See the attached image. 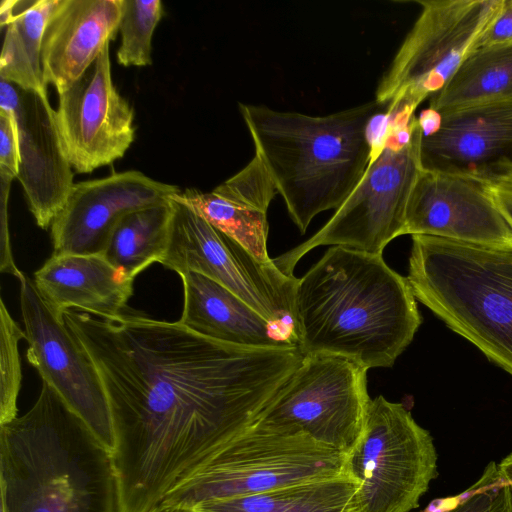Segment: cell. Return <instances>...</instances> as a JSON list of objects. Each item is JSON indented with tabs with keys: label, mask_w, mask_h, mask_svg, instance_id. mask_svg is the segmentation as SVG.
I'll list each match as a JSON object with an SVG mask.
<instances>
[{
	"label": "cell",
	"mask_w": 512,
	"mask_h": 512,
	"mask_svg": "<svg viewBox=\"0 0 512 512\" xmlns=\"http://www.w3.org/2000/svg\"><path fill=\"white\" fill-rule=\"evenodd\" d=\"M60 318L95 364L115 436L117 512H151L251 427L289 380L298 345L246 347L129 307Z\"/></svg>",
	"instance_id": "cell-1"
},
{
	"label": "cell",
	"mask_w": 512,
	"mask_h": 512,
	"mask_svg": "<svg viewBox=\"0 0 512 512\" xmlns=\"http://www.w3.org/2000/svg\"><path fill=\"white\" fill-rule=\"evenodd\" d=\"M422 323L406 277L382 254L332 246L300 279L293 333L303 356L331 354L390 367Z\"/></svg>",
	"instance_id": "cell-2"
},
{
	"label": "cell",
	"mask_w": 512,
	"mask_h": 512,
	"mask_svg": "<svg viewBox=\"0 0 512 512\" xmlns=\"http://www.w3.org/2000/svg\"><path fill=\"white\" fill-rule=\"evenodd\" d=\"M1 512H117L111 453L42 381L23 416L0 425Z\"/></svg>",
	"instance_id": "cell-3"
},
{
	"label": "cell",
	"mask_w": 512,
	"mask_h": 512,
	"mask_svg": "<svg viewBox=\"0 0 512 512\" xmlns=\"http://www.w3.org/2000/svg\"><path fill=\"white\" fill-rule=\"evenodd\" d=\"M277 193L300 232L323 211L338 209L373 156L370 126L386 108L375 100L322 116L239 103Z\"/></svg>",
	"instance_id": "cell-4"
},
{
	"label": "cell",
	"mask_w": 512,
	"mask_h": 512,
	"mask_svg": "<svg viewBox=\"0 0 512 512\" xmlns=\"http://www.w3.org/2000/svg\"><path fill=\"white\" fill-rule=\"evenodd\" d=\"M406 278L416 300L512 375V244L413 235Z\"/></svg>",
	"instance_id": "cell-5"
},
{
	"label": "cell",
	"mask_w": 512,
	"mask_h": 512,
	"mask_svg": "<svg viewBox=\"0 0 512 512\" xmlns=\"http://www.w3.org/2000/svg\"><path fill=\"white\" fill-rule=\"evenodd\" d=\"M422 136L416 116L408 123L388 119L369 166L345 202L311 238L272 258L274 265L293 277L298 261L315 247L382 254L389 242L404 235L408 200L422 169Z\"/></svg>",
	"instance_id": "cell-6"
},
{
	"label": "cell",
	"mask_w": 512,
	"mask_h": 512,
	"mask_svg": "<svg viewBox=\"0 0 512 512\" xmlns=\"http://www.w3.org/2000/svg\"><path fill=\"white\" fill-rule=\"evenodd\" d=\"M346 459V454L305 435L252 425L171 490L162 503L194 508L208 501L335 478L346 475Z\"/></svg>",
	"instance_id": "cell-7"
},
{
	"label": "cell",
	"mask_w": 512,
	"mask_h": 512,
	"mask_svg": "<svg viewBox=\"0 0 512 512\" xmlns=\"http://www.w3.org/2000/svg\"><path fill=\"white\" fill-rule=\"evenodd\" d=\"M421 12L381 77L375 101L389 118L410 121L439 92L499 12L503 0L416 1Z\"/></svg>",
	"instance_id": "cell-8"
},
{
	"label": "cell",
	"mask_w": 512,
	"mask_h": 512,
	"mask_svg": "<svg viewBox=\"0 0 512 512\" xmlns=\"http://www.w3.org/2000/svg\"><path fill=\"white\" fill-rule=\"evenodd\" d=\"M345 469L359 483L357 512H410L438 476L437 453L404 405L377 396Z\"/></svg>",
	"instance_id": "cell-9"
},
{
	"label": "cell",
	"mask_w": 512,
	"mask_h": 512,
	"mask_svg": "<svg viewBox=\"0 0 512 512\" xmlns=\"http://www.w3.org/2000/svg\"><path fill=\"white\" fill-rule=\"evenodd\" d=\"M367 371L346 357L305 355L253 425L305 435L348 455L362 434L371 400Z\"/></svg>",
	"instance_id": "cell-10"
},
{
	"label": "cell",
	"mask_w": 512,
	"mask_h": 512,
	"mask_svg": "<svg viewBox=\"0 0 512 512\" xmlns=\"http://www.w3.org/2000/svg\"><path fill=\"white\" fill-rule=\"evenodd\" d=\"M173 202L168 249L161 264L179 275L202 274L240 297L266 320L292 324L297 282L273 264L258 261L189 206Z\"/></svg>",
	"instance_id": "cell-11"
},
{
	"label": "cell",
	"mask_w": 512,
	"mask_h": 512,
	"mask_svg": "<svg viewBox=\"0 0 512 512\" xmlns=\"http://www.w3.org/2000/svg\"><path fill=\"white\" fill-rule=\"evenodd\" d=\"M19 282L29 363L112 454L115 447L112 418L95 364L34 282L24 273Z\"/></svg>",
	"instance_id": "cell-12"
},
{
	"label": "cell",
	"mask_w": 512,
	"mask_h": 512,
	"mask_svg": "<svg viewBox=\"0 0 512 512\" xmlns=\"http://www.w3.org/2000/svg\"><path fill=\"white\" fill-rule=\"evenodd\" d=\"M134 111L111 76L109 44L67 90L59 94L56 122L65 155L77 173L122 158L135 138Z\"/></svg>",
	"instance_id": "cell-13"
},
{
	"label": "cell",
	"mask_w": 512,
	"mask_h": 512,
	"mask_svg": "<svg viewBox=\"0 0 512 512\" xmlns=\"http://www.w3.org/2000/svg\"><path fill=\"white\" fill-rule=\"evenodd\" d=\"M405 234L481 245L512 244V225L488 180L423 168L408 200Z\"/></svg>",
	"instance_id": "cell-14"
},
{
	"label": "cell",
	"mask_w": 512,
	"mask_h": 512,
	"mask_svg": "<svg viewBox=\"0 0 512 512\" xmlns=\"http://www.w3.org/2000/svg\"><path fill=\"white\" fill-rule=\"evenodd\" d=\"M180 191L136 170L78 182L50 226L52 255H102L126 214L166 203Z\"/></svg>",
	"instance_id": "cell-15"
},
{
	"label": "cell",
	"mask_w": 512,
	"mask_h": 512,
	"mask_svg": "<svg viewBox=\"0 0 512 512\" xmlns=\"http://www.w3.org/2000/svg\"><path fill=\"white\" fill-rule=\"evenodd\" d=\"M438 114L437 127L422 136L423 169L490 180L512 168V100Z\"/></svg>",
	"instance_id": "cell-16"
},
{
	"label": "cell",
	"mask_w": 512,
	"mask_h": 512,
	"mask_svg": "<svg viewBox=\"0 0 512 512\" xmlns=\"http://www.w3.org/2000/svg\"><path fill=\"white\" fill-rule=\"evenodd\" d=\"M15 111L19 136L20 182L27 205L37 225L51 226L74 186L69 163L48 96L19 87Z\"/></svg>",
	"instance_id": "cell-17"
},
{
	"label": "cell",
	"mask_w": 512,
	"mask_h": 512,
	"mask_svg": "<svg viewBox=\"0 0 512 512\" xmlns=\"http://www.w3.org/2000/svg\"><path fill=\"white\" fill-rule=\"evenodd\" d=\"M122 0H60L42 39L45 84L67 90L119 32Z\"/></svg>",
	"instance_id": "cell-18"
},
{
	"label": "cell",
	"mask_w": 512,
	"mask_h": 512,
	"mask_svg": "<svg viewBox=\"0 0 512 512\" xmlns=\"http://www.w3.org/2000/svg\"><path fill=\"white\" fill-rule=\"evenodd\" d=\"M276 194L269 173L255 155L244 168L212 191L187 188L171 199L189 206L261 263L273 264L267 252V211Z\"/></svg>",
	"instance_id": "cell-19"
},
{
	"label": "cell",
	"mask_w": 512,
	"mask_h": 512,
	"mask_svg": "<svg viewBox=\"0 0 512 512\" xmlns=\"http://www.w3.org/2000/svg\"><path fill=\"white\" fill-rule=\"evenodd\" d=\"M33 282L59 318L70 308L119 315L133 294V280L102 255H51L34 273Z\"/></svg>",
	"instance_id": "cell-20"
},
{
	"label": "cell",
	"mask_w": 512,
	"mask_h": 512,
	"mask_svg": "<svg viewBox=\"0 0 512 512\" xmlns=\"http://www.w3.org/2000/svg\"><path fill=\"white\" fill-rule=\"evenodd\" d=\"M184 292L179 322L208 338L246 347L297 345L236 294L197 272L179 275Z\"/></svg>",
	"instance_id": "cell-21"
},
{
	"label": "cell",
	"mask_w": 512,
	"mask_h": 512,
	"mask_svg": "<svg viewBox=\"0 0 512 512\" xmlns=\"http://www.w3.org/2000/svg\"><path fill=\"white\" fill-rule=\"evenodd\" d=\"M59 1H2L0 24L7 28L0 56V79L47 95L41 45L46 24Z\"/></svg>",
	"instance_id": "cell-22"
},
{
	"label": "cell",
	"mask_w": 512,
	"mask_h": 512,
	"mask_svg": "<svg viewBox=\"0 0 512 512\" xmlns=\"http://www.w3.org/2000/svg\"><path fill=\"white\" fill-rule=\"evenodd\" d=\"M359 483L348 475L199 504L194 512H357Z\"/></svg>",
	"instance_id": "cell-23"
},
{
	"label": "cell",
	"mask_w": 512,
	"mask_h": 512,
	"mask_svg": "<svg viewBox=\"0 0 512 512\" xmlns=\"http://www.w3.org/2000/svg\"><path fill=\"white\" fill-rule=\"evenodd\" d=\"M512 100V43L474 49L429 101L437 113L487 102Z\"/></svg>",
	"instance_id": "cell-24"
},
{
	"label": "cell",
	"mask_w": 512,
	"mask_h": 512,
	"mask_svg": "<svg viewBox=\"0 0 512 512\" xmlns=\"http://www.w3.org/2000/svg\"><path fill=\"white\" fill-rule=\"evenodd\" d=\"M172 199L126 214L113 230L102 256L126 278L160 263L169 245Z\"/></svg>",
	"instance_id": "cell-25"
},
{
	"label": "cell",
	"mask_w": 512,
	"mask_h": 512,
	"mask_svg": "<svg viewBox=\"0 0 512 512\" xmlns=\"http://www.w3.org/2000/svg\"><path fill=\"white\" fill-rule=\"evenodd\" d=\"M163 15L159 0H122L119 23L121 44L117 61L124 67H144L152 64V37Z\"/></svg>",
	"instance_id": "cell-26"
},
{
	"label": "cell",
	"mask_w": 512,
	"mask_h": 512,
	"mask_svg": "<svg viewBox=\"0 0 512 512\" xmlns=\"http://www.w3.org/2000/svg\"><path fill=\"white\" fill-rule=\"evenodd\" d=\"M25 331L0 299V425L17 418V399L22 382L18 343Z\"/></svg>",
	"instance_id": "cell-27"
},
{
	"label": "cell",
	"mask_w": 512,
	"mask_h": 512,
	"mask_svg": "<svg viewBox=\"0 0 512 512\" xmlns=\"http://www.w3.org/2000/svg\"><path fill=\"white\" fill-rule=\"evenodd\" d=\"M438 503L425 512H512V493L498 464L490 462L466 491Z\"/></svg>",
	"instance_id": "cell-28"
},
{
	"label": "cell",
	"mask_w": 512,
	"mask_h": 512,
	"mask_svg": "<svg viewBox=\"0 0 512 512\" xmlns=\"http://www.w3.org/2000/svg\"><path fill=\"white\" fill-rule=\"evenodd\" d=\"M19 168V136L15 113L0 111V176L15 179Z\"/></svg>",
	"instance_id": "cell-29"
},
{
	"label": "cell",
	"mask_w": 512,
	"mask_h": 512,
	"mask_svg": "<svg viewBox=\"0 0 512 512\" xmlns=\"http://www.w3.org/2000/svg\"><path fill=\"white\" fill-rule=\"evenodd\" d=\"M1 178V272L9 273L18 280L23 275L14 261L12 249L10 245L9 229H8V213L7 204L9 190L13 179L5 176Z\"/></svg>",
	"instance_id": "cell-30"
},
{
	"label": "cell",
	"mask_w": 512,
	"mask_h": 512,
	"mask_svg": "<svg viewBox=\"0 0 512 512\" xmlns=\"http://www.w3.org/2000/svg\"><path fill=\"white\" fill-rule=\"evenodd\" d=\"M512 43V0H503L496 17L480 39L478 47Z\"/></svg>",
	"instance_id": "cell-31"
},
{
	"label": "cell",
	"mask_w": 512,
	"mask_h": 512,
	"mask_svg": "<svg viewBox=\"0 0 512 512\" xmlns=\"http://www.w3.org/2000/svg\"><path fill=\"white\" fill-rule=\"evenodd\" d=\"M488 181L501 211L512 225V168Z\"/></svg>",
	"instance_id": "cell-32"
},
{
	"label": "cell",
	"mask_w": 512,
	"mask_h": 512,
	"mask_svg": "<svg viewBox=\"0 0 512 512\" xmlns=\"http://www.w3.org/2000/svg\"><path fill=\"white\" fill-rule=\"evenodd\" d=\"M20 101L19 87L11 82L1 79L0 83V111L15 113Z\"/></svg>",
	"instance_id": "cell-33"
},
{
	"label": "cell",
	"mask_w": 512,
	"mask_h": 512,
	"mask_svg": "<svg viewBox=\"0 0 512 512\" xmlns=\"http://www.w3.org/2000/svg\"><path fill=\"white\" fill-rule=\"evenodd\" d=\"M498 469L503 479L507 482L512 493V452L498 464Z\"/></svg>",
	"instance_id": "cell-34"
},
{
	"label": "cell",
	"mask_w": 512,
	"mask_h": 512,
	"mask_svg": "<svg viewBox=\"0 0 512 512\" xmlns=\"http://www.w3.org/2000/svg\"><path fill=\"white\" fill-rule=\"evenodd\" d=\"M151 512H194V510L192 508L162 503Z\"/></svg>",
	"instance_id": "cell-35"
}]
</instances>
